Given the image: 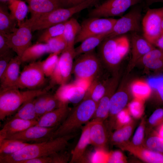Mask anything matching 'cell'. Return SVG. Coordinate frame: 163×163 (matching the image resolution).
Masks as SVG:
<instances>
[{
    "mask_svg": "<svg viewBox=\"0 0 163 163\" xmlns=\"http://www.w3.org/2000/svg\"><path fill=\"white\" fill-rule=\"evenodd\" d=\"M75 57L74 47H66L62 52L50 77L52 83L60 85L68 83L72 73L73 60Z\"/></svg>",
    "mask_w": 163,
    "mask_h": 163,
    "instance_id": "10",
    "label": "cell"
},
{
    "mask_svg": "<svg viewBox=\"0 0 163 163\" xmlns=\"http://www.w3.org/2000/svg\"><path fill=\"white\" fill-rule=\"evenodd\" d=\"M143 101L135 98L128 104L127 109L129 113L136 118L140 117L143 112Z\"/></svg>",
    "mask_w": 163,
    "mask_h": 163,
    "instance_id": "40",
    "label": "cell"
},
{
    "mask_svg": "<svg viewBox=\"0 0 163 163\" xmlns=\"http://www.w3.org/2000/svg\"><path fill=\"white\" fill-rule=\"evenodd\" d=\"M117 19L112 18L90 17L81 24V30L76 37L75 44L81 42L91 36L109 33Z\"/></svg>",
    "mask_w": 163,
    "mask_h": 163,
    "instance_id": "7",
    "label": "cell"
},
{
    "mask_svg": "<svg viewBox=\"0 0 163 163\" xmlns=\"http://www.w3.org/2000/svg\"><path fill=\"white\" fill-rule=\"evenodd\" d=\"M29 11L31 18H36L62 8L63 1L62 0H28Z\"/></svg>",
    "mask_w": 163,
    "mask_h": 163,
    "instance_id": "21",
    "label": "cell"
},
{
    "mask_svg": "<svg viewBox=\"0 0 163 163\" xmlns=\"http://www.w3.org/2000/svg\"><path fill=\"white\" fill-rule=\"evenodd\" d=\"M102 73L91 81L84 98H90L97 104L104 94L110 78L102 79Z\"/></svg>",
    "mask_w": 163,
    "mask_h": 163,
    "instance_id": "23",
    "label": "cell"
},
{
    "mask_svg": "<svg viewBox=\"0 0 163 163\" xmlns=\"http://www.w3.org/2000/svg\"><path fill=\"white\" fill-rule=\"evenodd\" d=\"M129 86L130 84L123 80L118 85L111 98L108 116L111 123L116 119L117 114L124 108L128 102L129 94L131 92Z\"/></svg>",
    "mask_w": 163,
    "mask_h": 163,
    "instance_id": "15",
    "label": "cell"
},
{
    "mask_svg": "<svg viewBox=\"0 0 163 163\" xmlns=\"http://www.w3.org/2000/svg\"><path fill=\"white\" fill-rule=\"evenodd\" d=\"M50 94L47 92L39 95L34 99V107L38 119L46 112V103Z\"/></svg>",
    "mask_w": 163,
    "mask_h": 163,
    "instance_id": "38",
    "label": "cell"
},
{
    "mask_svg": "<svg viewBox=\"0 0 163 163\" xmlns=\"http://www.w3.org/2000/svg\"><path fill=\"white\" fill-rule=\"evenodd\" d=\"M45 76L41 61L30 62L24 67L20 72L16 87L28 90L39 89L45 84Z\"/></svg>",
    "mask_w": 163,
    "mask_h": 163,
    "instance_id": "6",
    "label": "cell"
},
{
    "mask_svg": "<svg viewBox=\"0 0 163 163\" xmlns=\"http://www.w3.org/2000/svg\"><path fill=\"white\" fill-rule=\"evenodd\" d=\"M154 45L163 50V33L156 40Z\"/></svg>",
    "mask_w": 163,
    "mask_h": 163,
    "instance_id": "52",
    "label": "cell"
},
{
    "mask_svg": "<svg viewBox=\"0 0 163 163\" xmlns=\"http://www.w3.org/2000/svg\"><path fill=\"white\" fill-rule=\"evenodd\" d=\"M11 49L8 52L0 55V78L3 75L11 60L14 57Z\"/></svg>",
    "mask_w": 163,
    "mask_h": 163,
    "instance_id": "43",
    "label": "cell"
},
{
    "mask_svg": "<svg viewBox=\"0 0 163 163\" xmlns=\"http://www.w3.org/2000/svg\"><path fill=\"white\" fill-rule=\"evenodd\" d=\"M48 53H51L48 44L46 43H38L31 45L24 51L21 57V61L22 63L36 61Z\"/></svg>",
    "mask_w": 163,
    "mask_h": 163,
    "instance_id": "24",
    "label": "cell"
},
{
    "mask_svg": "<svg viewBox=\"0 0 163 163\" xmlns=\"http://www.w3.org/2000/svg\"><path fill=\"white\" fill-rule=\"evenodd\" d=\"M144 133V124L142 123L138 126L133 135L132 142L135 146H138L141 144L143 140Z\"/></svg>",
    "mask_w": 163,
    "mask_h": 163,
    "instance_id": "44",
    "label": "cell"
},
{
    "mask_svg": "<svg viewBox=\"0 0 163 163\" xmlns=\"http://www.w3.org/2000/svg\"><path fill=\"white\" fill-rule=\"evenodd\" d=\"M157 134L160 137L163 138V123L159 127Z\"/></svg>",
    "mask_w": 163,
    "mask_h": 163,
    "instance_id": "53",
    "label": "cell"
},
{
    "mask_svg": "<svg viewBox=\"0 0 163 163\" xmlns=\"http://www.w3.org/2000/svg\"><path fill=\"white\" fill-rule=\"evenodd\" d=\"M131 38V56L127 67V74L131 71L142 57L155 48L143 36L140 35L138 33L133 32Z\"/></svg>",
    "mask_w": 163,
    "mask_h": 163,
    "instance_id": "14",
    "label": "cell"
},
{
    "mask_svg": "<svg viewBox=\"0 0 163 163\" xmlns=\"http://www.w3.org/2000/svg\"><path fill=\"white\" fill-rule=\"evenodd\" d=\"M130 90L134 98L144 101L152 93V89L147 82L136 79L130 84Z\"/></svg>",
    "mask_w": 163,
    "mask_h": 163,
    "instance_id": "28",
    "label": "cell"
},
{
    "mask_svg": "<svg viewBox=\"0 0 163 163\" xmlns=\"http://www.w3.org/2000/svg\"><path fill=\"white\" fill-rule=\"evenodd\" d=\"M87 89L78 84L71 83L67 94L68 102L76 104L80 102L84 98Z\"/></svg>",
    "mask_w": 163,
    "mask_h": 163,
    "instance_id": "34",
    "label": "cell"
},
{
    "mask_svg": "<svg viewBox=\"0 0 163 163\" xmlns=\"http://www.w3.org/2000/svg\"><path fill=\"white\" fill-rule=\"evenodd\" d=\"M39 89L21 91L16 87L0 89V120L3 121L15 113L25 102L47 92Z\"/></svg>",
    "mask_w": 163,
    "mask_h": 163,
    "instance_id": "4",
    "label": "cell"
},
{
    "mask_svg": "<svg viewBox=\"0 0 163 163\" xmlns=\"http://www.w3.org/2000/svg\"><path fill=\"white\" fill-rule=\"evenodd\" d=\"M119 74L113 75L106 92L97 104V107L92 119H96L104 120L108 117L111 98L116 90L119 85Z\"/></svg>",
    "mask_w": 163,
    "mask_h": 163,
    "instance_id": "16",
    "label": "cell"
},
{
    "mask_svg": "<svg viewBox=\"0 0 163 163\" xmlns=\"http://www.w3.org/2000/svg\"><path fill=\"white\" fill-rule=\"evenodd\" d=\"M104 122L96 119L89 122L90 144L97 149L104 150L107 141V131Z\"/></svg>",
    "mask_w": 163,
    "mask_h": 163,
    "instance_id": "17",
    "label": "cell"
},
{
    "mask_svg": "<svg viewBox=\"0 0 163 163\" xmlns=\"http://www.w3.org/2000/svg\"><path fill=\"white\" fill-rule=\"evenodd\" d=\"M161 29L162 31V33H163V19L162 20V23H161Z\"/></svg>",
    "mask_w": 163,
    "mask_h": 163,
    "instance_id": "55",
    "label": "cell"
},
{
    "mask_svg": "<svg viewBox=\"0 0 163 163\" xmlns=\"http://www.w3.org/2000/svg\"><path fill=\"white\" fill-rule=\"evenodd\" d=\"M37 120H27L18 118H11L0 131V139L21 132L37 124Z\"/></svg>",
    "mask_w": 163,
    "mask_h": 163,
    "instance_id": "22",
    "label": "cell"
},
{
    "mask_svg": "<svg viewBox=\"0 0 163 163\" xmlns=\"http://www.w3.org/2000/svg\"><path fill=\"white\" fill-rule=\"evenodd\" d=\"M132 130V126L130 124L118 129L112 134L111 141L115 145H121L129 139L131 135Z\"/></svg>",
    "mask_w": 163,
    "mask_h": 163,
    "instance_id": "33",
    "label": "cell"
},
{
    "mask_svg": "<svg viewBox=\"0 0 163 163\" xmlns=\"http://www.w3.org/2000/svg\"><path fill=\"white\" fill-rule=\"evenodd\" d=\"M46 43L49 46L51 53H57L60 54L67 47L66 42L63 34L50 39Z\"/></svg>",
    "mask_w": 163,
    "mask_h": 163,
    "instance_id": "37",
    "label": "cell"
},
{
    "mask_svg": "<svg viewBox=\"0 0 163 163\" xmlns=\"http://www.w3.org/2000/svg\"><path fill=\"white\" fill-rule=\"evenodd\" d=\"M59 54L57 53H50L45 59L41 61L42 69L46 76L50 77L53 74L56 66Z\"/></svg>",
    "mask_w": 163,
    "mask_h": 163,
    "instance_id": "36",
    "label": "cell"
},
{
    "mask_svg": "<svg viewBox=\"0 0 163 163\" xmlns=\"http://www.w3.org/2000/svg\"><path fill=\"white\" fill-rule=\"evenodd\" d=\"M8 8L19 27L24 22L29 11L28 6L21 0H9Z\"/></svg>",
    "mask_w": 163,
    "mask_h": 163,
    "instance_id": "30",
    "label": "cell"
},
{
    "mask_svg": "<svg viewBox=\"0 0 163 163\" xmlns=\"http://www.w3.org/2000/svg\"><path fill=\"white\" fill-rule=\"evenodd\" d=\"M17 23L7 8L3 5L0 6V33L8 34L17 28Z\"/></svg>",
    "mask_w": 163,
    "mask_h": 163,
    "instance_id": "29",
    "label": "cell"
},
{
    "mask_svg": "<svg viewBox=\"0 0 163 163\" xmlns=\"http://www.w3.org/2000/svg\"><path fill=\"white\" fill-rule=\"evenodd\" d=\"M108 34H102L90 37L85 39L79 46L75 48L76 57L94 50L107 37Z\"/></svg>",
    "mask_w": 163,
    "mask_h": 163,
    "instance_id": "27",
    "label": "cell"
},
{
    "mask_svg": "<svg viewBox=\"0 0 163 163\" xmlns=\"http://www.w3.org/2000/svg\"><path fill=\"white\" fill-rule=\"evenodd\" d=\"M89 122L85 124L83 128L79 139L71 152L69 163H85L88 161L87 159L86 152L88 145L90 144Z\"/></svg>",
    "mask_w": 163,
    "mask_h": 163,
    "instance_id": "19",
    "label": "cell"
},
{
    "mask_svg": "<svg viewBox=\"0 0 163 163\" xmlns=\"http://www.w3.org/2000/svg\"><path fill=\"white\" fill-rule=\"evenodd\" d=\"M125 162V158L121 152L116 151L108 153L107 163H122Z\"/></svg>",
    "mask_w": 163,
    "mask_h": 163,
    "instance_id": "46",
    "label": "cell"
},
{
    "mask_svg": "<svg viewBox=\"0 0 163 163\" xmlns=\"http://www.w3.org/2000/svg\"><path fill=\"white\" fill-rule=\"evenodd\" d=\"M148 5H151L154 3L158 2L163 3V0H145Z\"/></svg>",
    "mask_w": 163,
    "mask_h": 163,
    "instance_id": "54",
    "label": "cell"
},
{
    "mask_svg": "<svg viewBox=\"0 0 163 163\" xmlns=\"http://www.w3.org/2000/svg\"><path fill=\"white\" fill-rule=\"evenodd\" d=\"M34 98L24 103L14 114L11 118H18L25 120H33L38 119L34 105Z\"/></svg>",
    "mask_w": 163,
    "mask_h": 163,
    "instance_id": "32",
    "label": "cell"
},
{
    "mask_svg": "<svg viewBox=\"0 0 163 163\" xmlns=\"http://www.w3.org/2000/svg\"><path fill=\"white\" fill-rule=\"evenodd\" d=\"M11 49L8 44L6 37L0 33V55L8 52Z\"/></svg>",
    "mask_w": 163,
    "mask_h": 163,
    "instance_id": "49",
    "label": "cell"
},
{
    "mask_svg": "<svg viewBox=\"0 0 163 163\" xmlns=\"http://www.w3.org/2000/svg\"><path fill=\"white\" fill-rule=\"evenodd\" d=\"M66 149L54 153L49 156L50 163H67L70 161L71 155Z\"/></svg>",
    "mask_w": 163,
    "mask_h": 163,
    "instance_id": "42",
    "label": "cell"
},
{
    "mask_svg": "<svg viewBox=\"0 0 163 163\" xmlns=\"http://www.w3.org/2000/svg\"><path fill=\"white\" fill-rule=\"evenodd\" d=\"M142 0H106L89 12L90 17H108L122 15L130 7Z\"/></svg>",
    "mask_w": 163,
    "mask_h": 163,
    "instance_id": "11",
    "label": "cell"
},
{
    "mask_svg": "<svg viewBox=\"0 0 163 163\" xmlns=\"http://www.w3.org/2000/svg\"><path fill=\"white\" fill-rule=\"evenodd\" d=\"M87 0H64L63 4L68 7L79 4Z\"/></svg>",
    "mask_w": 163,
    "mask_h": 163,
    "instance_id": "51",
    "label": "cell"
},
{
    "mask_svg": "<svg viewBox=\"0 0 163 163\" xmlns=\"http://www.w3.org/2000/svg\"><path fill=\"white\" fill-rule=\"evenodd\" d=\"M97 104L89 98H85L72 110L56 129L52 139L73 134L81 126L92 119Z\"/></svg>",
    "mask_w": 163,
    "mask_h": 163,
    "instance_id": "3",
    "label": "cell"
},
{
    "mask_svg": "<svg viewBox=\"0 0 163 163\" xmlns=\"http://www.w3.org/2000/svg\"><path fill=\"white\" fill-rule=\"evenodd\" d=\"M103 66L94 50L78 56L73 63L72 73L76 80L91 81L102 73Z\"/></svg>",
    "mask_w": 163,
    "mask_h": 163,
    "instance_id": "5",
    "label": "cell"
},
{
    "mask_svg": "<svg viewBox=\"0 0 163 163\" xmlns=\"http://www.w3.org/2000/svg\"><path fill=\"white\" fill-rule=\"evenodd\" d=\"M29 144L14 139H0V157L13 154Z\"/></svg>",
    "mask_w": 163,
    "mask_h": 163,
    "instance_id": "31",
    "label": "cell"
},
{
    "mask_svg": "<svg viewBox=\"0 0 163 163\" xmlns=\"http://www.w3.org/2000/svg\"><path fill=\"white\" fill-rule=\"evenodd\" d=\"M146 145L149 149L163 154V138L157 133L147 140Z\"/></svg>",
    "mask_w": 163,
    "mask_h": 163,
    "instance_id": "41",
    "label": "cell"
},
{
    "mask_svg": "<svg viewBox=\"0 0 163 163\" xmlns=\"http://www.w3.org/2000/svg\"><path fill=\"white\" fill-rule=\"evenodd\" d=\"M128 149L144 161L151 163H163V154L150 149L129 147Z\"/></svg>",
    "mask_w": 163,
    "mask_h": 163,
    "instance_id": "26",
    "label": "cell"
},
{
    "mask_svg": "<svg viewBox=\"0 0 163 163\" xmlns=\"http://www.w3.org/2000/svg\"><path fill=\"white\" fill-rule=\"evenodd\" d=\"M149 123L152 125H157L163 121V108L156 109L152 113L149 119Z\"/></svg>",
    "mask_w": 163,
    "mask_h": 163,
    "instance_id": "47",
    "label": "cell"
},
{
    "mask_svg": "<svg viewBox=\"0 0 163 163\" xmlns=\"http://www.w3.org/2000/svg\"><path fill=\"white\" fill-rule=\"evenodd\" d=\"M163 19V6L149 8L142 20L143 36L154 45L162 33L161 23Z\"/></svg>",
    "mask_w": 163,
    "mask_h": 163,
    "instance_id": "12",
    "label": "cell"
},
{
    "mask_svg": "<svg viewBox=\"0 0 163 163\" xmlns=\"http://www.w3.org/2000/svg\"><path fill=\"white\" fill-rule=\"evenodd\" d=\"M64 104H62L54 95L50 94L46 103V113L53 110Z\"/></svg>",
    "mask_w": 163,
    "mask_h": 163,
    "instance_id": "45",
    "label": "cell"
},
{
    "mask_svg": "<svg viewBox=\"0 0 163 163\" xmlns=\"http://www.w3.org/2000/svg\"><path fill=\"white\" fill-rule=\"evenodd\" d=\"M58 127L47 128L36 124L5 138L17 140L29 143L43 142L52 139L53 133Z\"/></svg>",
    "mask_w": 163,
    "mask_h": 163,
    "instance_id": "13",
    "label": "cell"
},
{
    "mask_svg": "<svg viewBox=\"0 0 163 163\" xmlns=\"http://www.w3.org/2000/svg\"><path fill=\"white\" fill-rule=\"evenodd\" d=\"M129 39L124 35L105 38L99 46L98 56L112 75L119 74L121 63L129 52Z\"/></svg>",
    "mask_w": 163,
    "mask_h": 163,
    "instance_id": "2",
    "label": "cell"
},
{
    "mask_svg": "<svg viewBox=\"0 0 163 163\" xmlns=\"http://www.w3.org/2000/svg\"><path fill=\"white\" fill-rule=\"evenodd\" d=\"M74 136V134H71L43 142L30 143L13 154L0 157V163H20L22 161L36 157L49 156L66 149L69 141Z\"/></svg>",
    "mask_w": 163,
    "mask_h": 163,
    "instance_id": "1",
    "label": "cell"
},
{
    "mask_svg": "<svg viewBox=\"0 0 163 163\" xmlns=\"http://www.w3.org/2000/svg\"><path fill=\"white\" fill-rule=\"evenodd\" d=\"M81 28V24L74 18H71L65 22L63 34L67 47H74L76 38Z\"/></svg>",
    "mask_w": 163,
    "mask_h": 163,
    "instance_id": "25",
    "label": "cell"
},
{
    "mask_svg": "<svg viewBox=\"0 0 163 163\" xmlns=\"http://www.w3.org/2000/svg\"><path fill=\"white\" fill-rule=\"evenodd\" d=\"M147 82L155 91L159 101L163 104V77L149 78Z\"/></svg>",
    "mask_w": 163,
    "mask_h": 163,
    "instance_id": "39",
    "label": "cell"
},
{
    "mask_svg": "<svg viewBox=\"0 0 163 163\" xmlns=\"http://www.w3.org/2000/svg\"><path fill=\"white\" fill-rule=\"evenodd\" d=\"M32 21L30 18L23 22L12 33L8 34H3L6 37L10 48L21 57L24 51L32 45Z\"/></svg>",
    "mask_w": 163,
    "mask_h": 163,
    "instance_id": "8",
    "label": "cell"
},
{
    "mask_svg": "<svg viewBox=\"0 0 163 163\" xmlns=\"http://www.w3.org/2000/svg\"><path fill=\"white\" fill-rule=\"evenodd\" d=\"M130 114L127 109H124L117 116L118 123L120 125H126L129 123L131 121Z\"/></svg>",
    "mask_w": 163,
    "mask_h": 163,
    "instance_id": "48",
    "label": "cell"
},
{
    "mask_svg": "<svg viewBox=\"0 0 163 163\" xmlns=\"http://www.w3.org/2000/svg\"><path fill=\"white\" fill-rule=\"evenodd\" d=\"M66 22L45 29L38 38V43H46L50 39L62 34Z\"/></svg>",
    "mask_w": 163,
    "mask_h": 163,
    "instance_id": "35",
    "label": "cell"
},
{
    "mask_svg": "<svg viewBox=\"0 0 163 163\" xmlns=\"http://www.w3.org/2000/svg\"><path fill=\"white\" fill-rule=\"evenodd\" d=\"M22 63L21 57L17 55L11 59L3 75L0 78V89L16 87Z\"/></svg>",
    "mask_w": 163,
    "mask_h": 163,
    "instance_id": "20",
    "label": "cell"
},
{
    "mask_svg": "<svg viewBox=\"0 0 163 163\" xmlns=\"http://www.w3.org/2000/svg\"><path fill=\"white\" fill-rule=\"evenodd\" d=\"M142 8L139 6L133 7L125 15L117 19L106 38L124 35L129 32H137L141 30Z\"/></svg>",
    "mask_w": 163,
    "mask_h": 163,
    "instance_id": "9",
    "label": "cell"
},
{
    "mask_svg": "<svg viewBox=\"0 0 163 163\" xmlns=\"http://www.w3.org/2000/svg\"><path fill=\"white\" fill-rule=\"evenodd\" d=\"M70 111L68 104H64L45 113L38 119L37 125L47 128L58 127L64 121Z\"/></svg>",
    "mask_w": 163,
    "mask_h": 163,
    "instance_id": "18",
    "label": "cell"
},
{
    "mask_svg": "<svg viewBox=\"0 0 163 163\" xmlns=\"http://www.w3.org/2000/svg\"><path fill=\"white\" fill-rule=\"evenodd\" d=\"M20 163H50L48 156L36 157L21 161Z\"/></svg>",
    "mask_w": 163,
    "mask_h": 163,
    "instance_id": "50",
    "label": "cell"
},
{
    "mask_svg": "<svg viewBox=\"0 0 163 163\" xmlns=\"http://www.w3.org/2000/svg\"><path fill=\"white\" fill-rule=\"evenodd\" d=\"M26 0L27 1V0ZM62 0L63 2L64 0Z\"/></svg>",
    "mask_w": 163,
    "mask_h": 163,
    "instance_id": "56",
    "label": "cell"
}]
</instances>
